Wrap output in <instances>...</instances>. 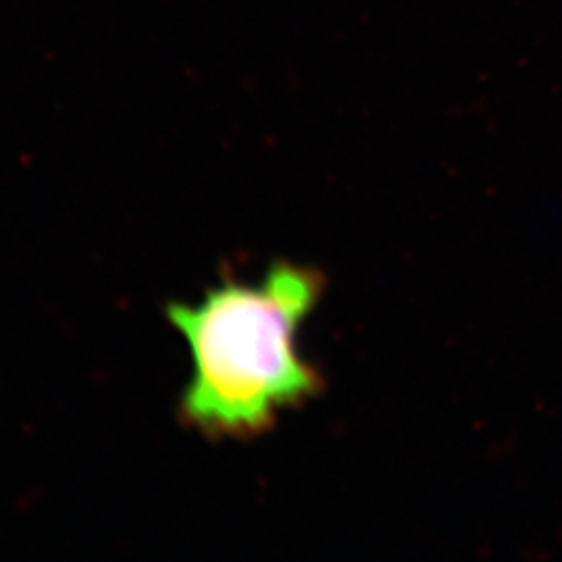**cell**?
<instances>
[{
  "label": "cell",
  "instance_id": "6da1fadb",
  "mask_svg": "<svg viewBox=\"0 0 562 562\" xmlns=\"http://www.w3.org/2000/svg\"><path fill=\"white\" fill-rule=\"evenodd\" d=\"M323 290L317 269L280 262L259 283L225 280L199 304L167 306L192 361L183 425L213 440H250L319 396L322 373L302 359L296 336Z\"/></svg>",
  "mask_w": 562,
  "mask_h": 562
}]
</instances>
